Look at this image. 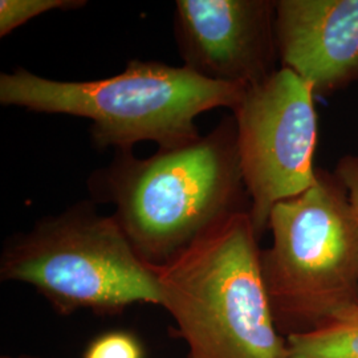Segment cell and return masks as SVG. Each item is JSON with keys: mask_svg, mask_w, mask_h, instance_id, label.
Returning <instances> with one entry per match:
<instances>
[{"mask_svg": "<svg viewBox=\"0 0 358 358\" xmlns=\"http://www.w3.org/2000/svg\"><path fill=\"white\" fill-rule=\"evenodd\" d=\"M90 190L115 206V217L142 259L162 267L227 219L250 214L236 124L224 118L198 140L149 158L117 153Z\"/></svg>", "mask_w": 358, "mask_h": 358, "instance_id": "obj_1", "label": "cell"}, {"mask_svg": "<svg viewBox=\"0 0 358 358\" xmlns=\"http://www.w3.org/2000/svg\"><path fill=\"white\" fill-rule=\"evenodd\" d=\"M334 174L346 189L352 211L358 224V155L346 154L341 157L336 165Z\"/></svg>", "mask_w": 358, "mask_h": 358, "instance_id": "obj_12", "label": "cell"}, {"mask_svg": "<svg viewBox=\"0 0 358 358\" xmlns=\"http://www.w3.org/2000/svg\"><path fill=\"white\" fill-rule=\"evenodd\" d=\"M287 344L289 358H358V306L317 331L289 336Z\"/></svg>", "mask_w": 358, "mask_h": 358, "instance_id": "obj_9", "label": "cell"}, {"mask_svg": "<svg viewBox=\"0 0 358 358\" xmlns=\"http://www.w3.org/2000/svg\"><path fill=\"white\" fill-rule=\"evenodd\" d=\"M248 213L227 219L158 267L162 303L187 358H289L260 271Z\"/></svg>", "mask_w": 358, "mask_h": 358, "instance_id": "obj_3", "label": "cell"}, {"mask_svg": "<svg viewBox=\"0 0 358 358\" xmlns=\"http://www.w3.org/2000/svg\"><path fill=\"white\" fill-rule=\"evenodd\" d=\"M81 358H145V348L137 334L113 329L93 337Z\"/></svg>", "mask_w": 358, "mask_h": 358, "instance_id": "obj_11", "label": "cell"}, {"mask_svg": "<svg viewBox=\"0 0 358 358\" xmlns=\"http://www.w3.org/2000/svg\"><path fill=\"white\" fill-rule=\"evenodd\" d=\"M85 4L84 0H0V36H7L38 15L53 10H77Z\"/></svg>", "mask_w": 358, "mask_h": 358, "instance_id": "obj_10", "label": "cell"}, {"mask_svg": "<svg viewBox=\"0 0 358 358\" xmlns=\"http://www.w3.org/2000/svg\"><path fill=\"white\" fill-rule=\"evenodd\" d=\"M0 279L34 287L62 316H115L134 304L162 303L158 267L136 252L115 215L83 202L10 239Z\"/></svg>", "mask_w": 358, "mask_h": 358, "instance_id": "obj_5", "label": "cell"}, {"mask_svg": "<svg viewBox=\"0 0 358 358\" xmlns=\"http://www.w3.org/2000/svg\"><path fill=\"white\" fill-rule=\"evenodd\" d=\"M282 68L325 97L358 83V0H278Z\"/></svg>", "mask_w": 358, "mask_h": 358, "instance_id": "obj_8", "label": "cell"}, {"mask_svg": "<svg viewBox=\"0 0 358 358\" xmlns=\"http://www.w3.org/2000/svg\"><path fill=\"white\" fill-rule=\"evenodd\" d=\"M310 84L288 68L245 90L232 110L250 217L256 235L268 229L272 208L316 180L317 113Z\"/></svg>", "mask_w": 358, "mask_h": 358, "instance_id": "obj_6", "label": "cell"}, {"mask_svg": "<svg viewBox=\"0 0 358 358\" xmlns=\"http://www.w3.org/2000/svg\"><path fill=\"white\" fill-rule=\"evenodd\" d=\"M0 358H40L35 357V356H28V355H23V356H1Z\"/></svg>", "mask_w": 358, "mask_h": 358, "instance_id": "obj_13", "label": "cell"}, {"mask_svg": "<svg viewBox=\"0 0 358 358\" xmlns=\"http://www.w3.org/2000/svg\"><path fill=\"white\" fill-rule=\"evenodd\" d=\"M268 229L260 271L282 337L317 331L358 306V224L336 174L317 169L308 190L275 205Z\"/></svg>", "mask_w": 358, "mask_h": 358, "instance_id": "obj_4", "label": "cell"}, {"mask_svg": "<svg viewBox=\"0 0 358 358\" xmlns=\"http://www.w3.org/2000/svg\"><path fill=\"white\" fill-rule=\"evenodd\" d=\"M247 87L213 81L187 66L130 60L120 75L90 81H62L23 68L0 75V103L29 112L68 115L92 121L90 136L100 148L131 152L138 142L159 149L201 137L198 115L215 108L234 110Z\"/></svg>", "mask_w": 358, "mask_h": 358, "instance_id": "obj_2", "label": "cell"}, {"mask_svg": "<svg viewBox=\"0 0 358 358\" xmlns=\"http://www.w3.org/2000/svg\"><path fill=\"white\" fill-rule=\"evenodd\" d=\"M174 36L183 65L213 81L250 88L278 71L273 0H178Z\"/></svg>", "mask_w": 358, "mask_h": 358, "instance_id": "obj_7", "label": "cell"}]
</instances>
